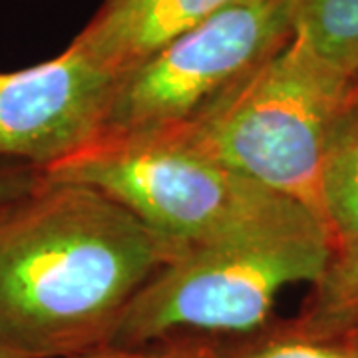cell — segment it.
Here are the masks:
<instances>
[{"label":"cell","instance_id":"obj_6","mask_svg":"<svg viewBox=\"0 0 358 358\" xmlns=\"http://www.w3.org/2000/svg\"><path fill=\"white\" fill-rule=\"evenodd\" d=\"M117 80L76 38L46 62L0 72V169L46 173L94 145Z\"/></svg>","mask_w":358,"mask_h":358},{"label":"cell","instance_id":"obj_16","mask_svg":"<svg viewBox=\"0 0 358 358\" xmlns=\"http://www.w3.org/2000/svg\"><path fill=\"white\" fill-rule=\"evenodd\" d=\"M348 336H352V338H357V341H358V333H355V334H348Z\"/></svg>","mask_w":358,"mask_h":358},{"label":"cell","instance_id":"obj_15","mask_svg":"<svg viewBox=\"0 0 358 358\" xmlns=\"http://www.w3.org/2000/svg\"><path fill=\"white\" fill-rule=\"evenodd\" d=\"M0 358H26V357L18 355V352H14V350H8V348H2V346H0Z\"/></svg>","mask_w":358,"mask_h":358},{"label":"cell","instance_id":"obj_1","mask_svg":"<svg viewBox=\"0 0 358 358\" xmlns=\"http://www.w3.org/2000/svg\"><path fill=\"white\" fill-rule=\"evenodd\" d=\"M183 249L100 189L44 176L0 209V346L26 358L106 346L131 299Z\"/></svg>","mask_w":358,"mask_h":358},{"label":"cell","instance_id":"obj_12","mask_svg":"<svg viewBox=\"0 0 358 358\" xmlns=\"http://www.w3.org/2000/svg\"><path fill=\"white\" fill-rule=\"evenodd\" d=\"M72 358H221L213 336H169L138 346H100Z\"/></svg>","mask_w":358,"mask_h":358},{"label":"cell","instance_id":"obj_14","mask_svg":"<svg viewBox=\"0 0 358 358\" xmlns=\"http://www.w3.org/2000/svg\"><path fill=\"white\" fill-rule=\"evenodd\" d=\"M348 100H358V72L348 84Z\"/></svg>","mask_w":358,"mask_h":358},{"label":"cell","instance_id":"obj_11","mask_svg":"<svg viewBox=\"0 0 358 358\" xmlns=\"http://www.w3.org/2000/svg\"><path fill=\"white\" fill-rule=\"evenodd\" d=\"M215 343L221 358H358L357 338L303 333L291 320H273L253 334Z\"/></svg>","mask_w":358,"mask_h":358},{"label":"cell","instance_id":"obj_7","mask_svg":"<svg viewBox=\"0 0 358 358\" xmlns=\"http://www.w3.org/2000/svg\"><path fill=\"white\" fill-rule=\"evenodd\" d=\"M235 2L241 0H115L102 4L76 40L122 76Z\"/></svg>","mask_w":358,"mask_h":358},{"label":"cell","instance_id":"obj_5","mask_svg":"<svg viewBox=\"0 0 358 358\" xmlns=\"http://www.w3.org/2000/svg\"><path fill=\"white\" fill-rule=\"evenodd\" d=\"M293 26L294 0H241L219 10L120 76L100 140L181 128L293 38Z\"/></svg>","mask_w":358,"mask_h":358},{"label":"cell","instance_id":"obj_17","mask_svg":"<svg viewBox=\"0 0 358 358\" xmlns=\"http://www.w3.org/2000/svg\"><path fill=\"white\" fill-rule=\"evenodd\" d=\"M110 2H115V0H103V4H110Z\"/></svg>","mask_w":358,"mask_h":358},{"label":"cell","instance_id":"obj_10","mask_svg":"<svg viewBox=\"0 0 358 358\" xmlns=\"http://www.w3.org/2000/svg\"><path fill=\"white\" fill-rule=\"evenodd\" d=\"M291 322L317 336L358 333V241L334 249L329 267L310 285L305 307Z\"/></svg>","mask_w":358,"mask_h":358},{"label":"cell","instance_id":"obj_3","mask_svg":"<svg viewBox=\"0 0 358 358\" xmlns=\"http://www.w3.org/2000/svg\"><path fill=\"white\" fill-rule=\"evenodd\" d=\"M334 253L324 221L235 241L187 247L124 310L106 346L169 336H245L275 320L282 289L319 281Z\"/></svg>","mask_w":358,"mask_h":358},{"label":"cell","instance_id":"obj_4","mask_svg":"<svg viewBox=\"0 0 358 358\" xmlns=\"http://www.w3.org/2000/svg\"><path fill=\"white\" fill-rule=\"evenodd\" d=\"M44 176L100 189L185 247L324 221L307 205L162 136L96 141Z\"/></svg>","mask_w":358,"mask_h":358},{"label":"cell","instance_id":"obj_8","mask_svg":"<svg viewBox=\"0 0 358 358\" xmlns=\"http://www.w3.org/2000/svg\"><path fill=\"white\" fill-rule=\"evenodd\" d=\"M320 213L334 249L358 241V100L338 110L320 167Z\"/></svg>","mask_w":358,"mask_h":358},{"label":"cell","instance_id":"obj_13","mask_svg":"<svg viewBox=\"0 0 358 358\" xmlns=\"http://www.w3.org/2000/svg\"><path fill=\"white\" fill-rule=\"evenodd\" d=\"M44 179V173L34 169H0V209L4 205L13 203L14 199L22 197L28 192H32L40 181Z\"/></svg>","mask_w":358,"mask_h":358},{"label":"cell","instance_id":"obj_2","mask_svg":"<svg viewBox=\"0 0 358 358\" xmlns=\"http://www.w3.org/2000/svg\"><path fill=\"white\" fill-rule=\"evenodd\" d=\"M346 100L348 82L315 62L291 38L193 120L162 138L307 205L322 217V155L329 129Z\"/></svg>","mask_w":358,"mask_h":358},{"label":"cell","instance_id":"obj_9","mask_svg":"<svg viewBox=\"0 0 358 358\" xmlns=\"http://www.w3.org/2000/svg\"><path fill=\"white\" fill-rule=\"evenodd\" d=\"M293 38L350 84L358 72V0H294Z\"/></svg>","mask_w":358,"mask_h":358}]
</instances>
